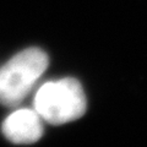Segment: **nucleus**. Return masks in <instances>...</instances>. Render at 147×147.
Here are the masks:
<instances>
[{"instance_id":"obj_1","label":"nucleus","mask_w":147,"mask_h":147,"mask_svg":"<svg viewBox=\"0 0 147 147\" xmlns=\"http://www.w3.org/2000/svg\"><path fill=\"white\" fill-rule=\"evenodd\" d=\"M86 107L82 86L72 77L47 82L39 87L34 97V110L42 120L53 125H61L81 118Z\"/></svg>"},{"instance_id":"obj_2","label":"nucleus","mask_w":147,"mask_h":147,"mask_svg":"<svg viewBox=\"0 0 147 147\" xmlns=\"http://www.w3.org/2000/svg\"><path fill=\"white\" fill-rule=\"evenodd\" d=\"M49 59L42 49L27 48L0 69V103L16 107L48 67Z\"/></svg>"},{"instance_id":"obj_3","label":"nucleus","mask_w":147,"mask_h":147,"mask_svg":"<svg viewBox=\"0 0 147 147\" xmlns=\"http://www.w3.org/2000/svg\"><path fill=\"white\" fill-rule=\"evenodd\" d=\"M1 130L13 144H33L43 135L42 118L36 110L18 109L4 120Z\"/></svg>"}]
</instances>
